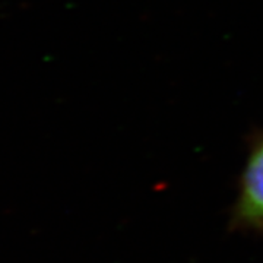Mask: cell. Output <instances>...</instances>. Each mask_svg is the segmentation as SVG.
Masks as SVG:
<instances>
[{
	"mask_svg": "<svg viewBox=\"0 0 263 263\" xmlns=\"http://www.w3.org/2000/svg\"><path fill=\"white\" fill-rule=\"evenodd\" d=\"M234 224L263 231V136L254 143L240 180Z\"/></svg>",
	"mask_w": 263,
	"mask_h": 263,
	"instance_id": "cell-1",
	"label": "cell"
}]
</instances>
